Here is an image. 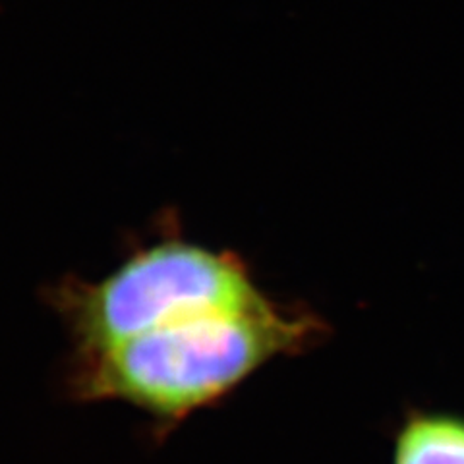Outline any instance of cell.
Masks as SVG:
<instances>
[{"mask_svg":"<svg viewBox=\"0 0 464 464\" xmlns=\"http://www.w3.org/2000/svg\"><path fill=\"white\" fill-rule=\"evenodd\" d=\"M267 298L240 257L179 238L138 250L97 281L66 279L49 293L76 356L180 319L250 308Z\"/></svg>","mask_w":464,"mask_h":464,"instance_id":"7a4b0ae2","label":"cell"},{"mask_svg":"<svg viewBox=\"0 0 464 464\" xmlns=\"http://www.w3.org/2000/svg\"><path fill=\"white\" fill-rule=\"evenodd\" d=\"M308 310L267 298L250 308L180 319L105 351L76 356L68 375L80 402H122L169 431L227 399L271 362L324 339Z\"/></svg>","mask_w":464,"mask_h":464,"instance_id":"6da1fadb","label":"cell"},{"mask_svg":"<svg viewBox=\"0 0 464 464\" xmlns=\"http://www.w3.org/2000/svg\"><path fill=\"white\" fill-rule=\"evenodd\" d=\"M391 464H464V416L411 409L395 431Z\"/></svg>","mask_w":464,"mask_h":464,"instance_id":"3957f363","label":"cell"}]
</instances>
